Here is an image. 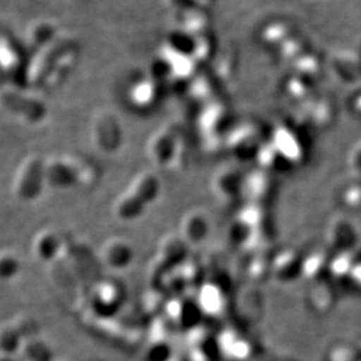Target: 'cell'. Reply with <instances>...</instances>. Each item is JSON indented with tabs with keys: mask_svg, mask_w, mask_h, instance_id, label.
<instances>
[{
	"mask_svg": "<svg viewBox=\"0 0 361 361\" xmlns=\"http://www.w3.org/2000/svg\"><path fill=\"white\" fill-rule=\"evenodd\" d=\"M78 46L79 42L74 35L67 32H60L53 42L28 59L27 68L25 73V86L40 90L54 63L65 53Z\"/></svg>",
	"mask_w": 361,
	"mask_h": 361,
	"instance_id": "obj_1",
	"label": "cell"
},
{
	"mask_svg": "<svg viewBox=\"0 0 361 361\" xmlns=\"http://www.w3.org/2000/svg\"><path fill=\"white\" fill-rule=\"evenodd\" d=\"M0 106L27 123L42 122L47 113L42 100L25 93L24 88L10 85L0 90Z\"/></svg>",
	"mask_w": 361,
	"mask_h": 361,
	"instance_id": "obj_2",
	"label": "cell"
},
{
	"mask_svg": "<svg viewBox=\"0 0 361 361\" xmlns=\"http://www.w3.org/2000/svg\"><path fill=\"white\" fill-rule=\"evenodd\" d=\"M27 63V52L24 46L10 35H0V71L3 72L6 85L16 87L25 86Z\"/></svg>",
	"mask_w": 361,
	"mask_h": 361,
	"instance_id": "obj_3",
	"label": "cell"
},
{
	"mask_svg": "<svg viewBox=\"0 0 361 361\" xmlns=\"http://www.w3.org/2000/svg\"><path fill=\"white\" fill-rule=\"evenodd\" d=\"M46 183L45 162L39 157H31L21 164L14 180V194L21 201H33L42 194Z\"/></svg>",
	"mask_w": 361,
	"mask_h": 361,
	"instance_id": "obj_4",
	"label": "cell"
},
{
	"mask_svg": "<svg viewBox=\"0 0 361 361\" xmlns=\"http://www.w3.org/2000/svg\"><path fill=\"white\" fill-rule=\"evenodd\" d=\"M58 25L49 19H37L28 25L25 32L24 47L31 56L39 52L59 35Z\"/></svg>",
	"mask_w": 361,
	"mask_h": 361,
	"instance_id": "obj_5",
	"label": "cell"
},
{
	"mask_svg": "<svg viewBox=\"0 0 361 361\" xmlns=\"http://www.w3.org/2000/svg\"><path fill=\"white\" fill-rule=\"evenodd\" d=\"M79 166L67 159H53L45 162L46 183L53 188H70L79 183Z\"/></svg>",
	"mask_w": 361,
	"mask_h": 361,
	"instance_id": "obj_6",
	"label": "cell"
},
{
	"mask_svg": "<svg viewBox=\"0 0 361 361\" xmlns=\"http://www.w3.org/2000/svg\"><path fill=\"white\" fill-rule=\"evenodd\" d=\"M79 56H80V46H78L75 49H71L68 52L65 53L54 63V66L46 78L40 90H52L59 87L60 85L63 84V81L70 77V74L77 67L78 63H79Z\"/></svg>",
	"mask_w": 361,
	"mask_h": 361,
	"instance_id": "obj_7",
	"label": "cell"
},
{
	"mask_svg": "<svg viewBox=\"0 0 361 361\" xmlns=\"http://www.w3.org/2000/svg\"><path fill=\"white\" fill-rule=\"evenodd\" d=\"M61 249V240L53 230H44L33 240V252L40 261L49 262Z\"/></svg>",
	"mask_w": 361,
	"mask_h": 361,
	"instance_id": "obj_8",
	"label": "cell"
},
{
	"mask_svg": "<svg viewBox=\"0 0 361 361\" xmlns=\"http://www.w3.org/2000/svg\"><path fill=\"white\" fill-rule=\"evenodd\" d=\"M20 270V262L16 255L8 251L0 252V281H10Z\"/></svg>",
	"mask_w": 361,
	"mask_h": 361,
	"instance_id": "obj_9",
	"label": "cell"
},
{
	"mask_svg": "<svg viewBox=\"0 0 361 361\" xmlns=\"http://www.w3.org/2000/svg\"><path fill=\"white\" fill-rule=\"evenodd\" d=\"M5 86H6V80H5V77H4L3 72L0 71V90H3Z\"/></svg>",
	"mask_w": 361,
	"mask_h": 361,
	"instance_id": "obj_10",
	"label": "cell"
}]
</instances>
